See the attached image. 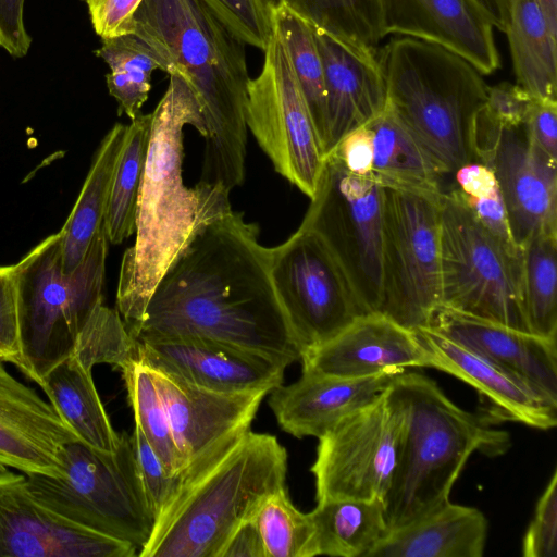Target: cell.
Returning a JSON list of instances; mask_svg holds the SVG:
<instances>
[{
  "label": "cell",
  "instance_id": "cell-1",
  "mask_svg": "<svg viewBox=\"0 0 557 557\" xmlns=\"http://www.w3.org/2000/svg\"><path fill=\"white\" fill-rule=\"evenodd\" d=\"M259 227L231 202L211 211L157 284L137 341L199 337L273 359L302 351L280 304Z\"/></svg>",
  "mask_w": 557,
  "mask_h": 557
},
{
  "label": "cell",
  "instance_id": "cell-2",
  "mask_svg": "<svg viewBox=\"0 0 557 557\" xmlns=\"http://www.w3.org/2000/svg\"><path fill=\"white\" fill-rule=\"evenodd\" d=\"M163 72L195 94L207 135L200 181L232 190L246 174V104L250 81L245 44L201 0H143L133 32Z\"/></svg>",
  "mask_w": 557,
  "mask_h": 557
},
{
  "label": "cell",
  "instance_id": "cell-3",
  "mask_svg": "<svg viewBox=\"0 0 557 557\" xmlns=\"http://www.w3.org/2000/svg\"><path fill=\"white\" fill-rule=\"evenodd\" d=\"M166 90L151 113V129L136 211V239L122 259L116 292L117 311L133 335L148 301L201 221L230 201V190L198 182L183 183L184 127L206 137L200 104L187 83L169 75Z\"/></svg>",
  "mask_w": 557,
  "mask_h": 557
},
{
  "label": "cell",
  "instance_id": "cell-4",
  "mask_svg": "<svg viewBox=\"0 0 557 557\" xmlns=\"http://www.w3.org/2000/svg\"><path fill=\"white\" fill-rule=\"evenodd\" d=\"M287 451L277 437L250 429L189 462L156 518L139 557H221L231 535L263 502L286 487Z\"/></svg>",
  "mask_w": 557,
  "mask_h": 557
},
{
  "label": "cell",
  "instance_id": "cell-5",
  "mask_svg": "<svg viewBox=\"0 0 557 557\" xmlns=\"http://www.w3.org/2000/svg\"><path fill=\"white\" fill-rule=\"evenodd\" d=\"M386 391L403 419L396 463L383 498L393 531L449 502L468 458L476 450L493 456L505 453L509 436L457 406L421 373L399 372Z\"/></svg>",
  "mask_w": 557,
  "mask_h": 557
},
{
  "label": "cell",
  "instance_id": "cell-6",
  "mask_svg": "<svg viewBox=\"0 0 557 557\" xmlns=\"http://www.w3.org/2000/svg\"><path fill=\"white\" fill-rule=\"evenodd\" d=\"M387 103L443 175L476 161V123L487 85L461 55L429 41L393 36L376 52Z\"/></svg>",
  "mask_w": 557,
  "mask_h": 557
},
{
  "label": "cell",
  "instance_id": "cell-7",
  "mask_svg": "<svg viewBox=\"0 0 557 557\" xmlns=\"http://www.w3.org/2000/svg\"><path fill=\"white\" fill-rule=\"evenodd\" d=\"M108 243L102 224L82 262L65 274L59 231L14 264L21 347L16 367L38 385L70 357L90 315L103 304Z\"/></svg>",
  "mask_w": 557,
  "mask_h": 557
},
{
  "label": "cell",
  "instance_id": "cell-8",
  "mask_svg": "<svg viewBox=\"0 0 557 557\" xmlns=\"http://www.w3.org/2000/svg\"><path fill=\"white\" fill-rule=\"evenodd\" d=\"M61 460L62 476L26 473L29 492L74 523L140 550L156 518L138 473L132 436L122 433L114 451H102L82 441L69 443Z\"/></svg>",
  "mask_w": 557,
  "mask_h": 557
},
{
  "label": "cell",
  "instance_id": "cell-9",
  "mask_svg": "<svg viewBox=\"0 0 557 557\" xmlns=\"http://www.w3.org/2000/svg\"><path fill=\"white\" fill-rule=\"evenodd\" d=\"M440 253L441 306L530 332L521 249L491 233L455 188L441 194Z\"/></svg>",
  "mask_w": 557,
  "mask_h": 557
},
{
  "label": "cell",
  "instance_id": "cell-10",
  "mask_svg": "<svg viewBox=\"0 0 557 557\" xmlns=\"http://www.w3.org/2000/svg\"><path fill=\"white\" fill-rule=\"evenodd\" d=\"M441 194L384 186L376 312L412 331L428 327L441 306Z\"/></svg>",
  "mask_w": 557,
  "mask_h": 557
},
{
  "label": "cell",
  "instance_id": "cell-11",
  "mask_svg": "<svg viewBox=\"0 0 557 557\" xmlns=\"http://www.w3.org/2000/svg\"><path fill=\"white\" fill-rule=\"evenodd\" d=\"M383 197L384 186L373 174L355 175L330 152L300 225L323 239L367 313L380 304Z\"/></svg>",
  "mask_w": 557,
  "mask_h": 557
},
{
  "label": "cell",
  "instance_id": "cell-12",
  "mask_svg": "<svg viewBox=\"0 0 557 557\" xmlns=\"http://www.w3.org/2000/svg\"><path fill=\"white\" fill-rule=\"evenodd\" d=\"M270 273L302 355L368 314L344 269L323 239L300 226L269 248Z\"/></svg>",
  "mask_w": 557,
  "mask_h": 557
},
{
  "label": "cell",
  "instance_id": "cell-13",
  "mask_svg": "<svg viewBox=\"0 0 557 557\" xmlns=\"http://www.w3.org/2000/svg\"><path fill=\"white\" fill-rule=\"evenodd\" d=\"M262 69L250 78L246 123L275 171L311 198L325 154L286 46L273 25Z\"/></svg>",
  "mask_w": 557,
  "mask_h": 557
},
{
  "label": "cell",
  "instance_id": "cell-14",
  "mask_svg": "<svg viewBox=\"0 0 557 557\" xmlns=\"http://www.w3.org/2000/svg\"><path fill=\"white\" fill-rule=\"evenodd\" d=\"M403 419L386 388L319 437L315 499H382L395 468Z\"/></svg>",
  "mask_w": 557,
  "mask_h": 557
},
{
  "label": "cell",
  "instance_id": "cell-15",
  "mask_svg": "<svg viewBox=\"0 0 557 557\" xmlns=\"http://www.w3.org/2000/svg\"><path fill=\"white\" fill-rule=\"evenodd\" d=\"M476 161L495 174L516 246L536 234H557V161L534 145L525 124L499 126L481 111Z\"/></svg>",
  "mask_w": 557,
  "mask_h": 557
},
{
  "label": "cell",
  "instance_id": "cell-16",
  "mask_svg": "<svg viewBox=\"0 0 557 557\" xmlns=\"http://www.w3.org/2000/svg\"><path fill=\"white\" fill-rule=\"evenodd\" d=\"M137 548L60 516L0 469V557H133Z\"/></svg>",
  "mask_w": 557,
  "mask_h": 557
},
{
  "label": "cell",
  "instance_id": "cell-17",
  "mask_svg": "<svg viewBox=\"0 0 557 557\" xmlns=\"http://www.w3.org/2000/svg\"><path fill=\"white\" fill-rule=\"evenodd\" d=\"M138 342L145 367L221 393L267 392L284 380L286 367L265 356L199 337Z\"/></svg>",
  "mask_w": 557,
  "mask_h": 557
},
{
  "label": "cell",
  "instance_id": "cell-18",
  "mask_svg": "<svg viewBox=\"0 0 557 557\" xmlns=\"http://www.w3.org/2000/svg\"><path fill=\"white\" fill-rule=\"evenodd\" d=\"M300 360L302 371L348 379L431 368L417 333L377 312L361 315Z\"/></svg>",
  "mask_w": 557,
  "mask_h": 557
},
{
  "label": "cell",
  "instance_id": "cell-19",
  "mask_svg": "<svg viewBox=\"0 0 557 557\" xmlns=\"http://www.w3.org/2000/svg\"><path fill=\"white\" fill-rule=\"evenodd\" d=\"M0 359V469L63 475L61 453L81 441L50 401L17 381Z\"/></svg>",
  "mask_w": 557,
  "mask_h": 557
},
{
  "label": "cell",
  "instance_id": "cell-20",
  "mask_svg": "<svg viewBox=\"0 0 557 557\" xmlns=\"http://www.w3.org/2000/svg\"><path fill=\"white\" fill-rule=\"evenodd\" d=\"M382 36H406L442 46L482 75L500 67L494 27L469 0H377Z\"/></svg>",
  "mask_w": 557,
  "mask_h": 557
},
{
  "label": "cell",
  "instance_id": "cell-21",
  "mask_svg": "<svg viewBox=\"0 0 557 557\" xmlns=\"http://www.w3.org/2000/svg\"><path fill=\"white\" fill-rule=\"evenodd\" d=\"M149 370L186 466L234 434L250 429L268 394L210 391L166 373Z\"/></svg>",
  "mask_w": 557,
  "mask_h": 557
},
{
  "label": "cell",
  "instance_id": "cell-22",
  "mask_svg": "<svg viewBox=\"0 0 557 557\" xmlns=\"http://www.w3.org/2000/svg\"><path fill=\"white\" fill-rule=\"evenodd\" d=\"M428 327L509 372L557 405L556 339L444 306L437 307Z\"/></svg>",
  "mask_w": 557,
  "mask_h": 557
},
{
  "label": "cell",
  "instance_id": "cell-23",
  "mask_svg": "<svg viewBox=\"0 0 557 557\" xmlns=\"http://www.w3.org/2000/svg\"><path fill=\"white\" fill-rule=\"evenodd\" d=\"M312 32L324 72L326 156L345 135L367 125L385 109L387 92L376 54L361 52L326 34Z\"/></svg>",
  "mask_w": 557,
  "mask_h": 557
},
{
  "label": "cell",
  "instance_id": "cell-24",
  "mask_svg": "<svg viewBox=\"0 0 557 557\" xmlns=\"http://www.w3.org/2000/svg\"><path fill=\"white\" fill-rule=\"evenodd\" d=\"M395 374L348 379L302 371L294 383H282L270 392L269 406L284 432L297 438H319L346 416L372 401Z\"/></svg>",
  "mask_w": 557,
  "mask_h": 557
},
{
  "label": "cell",
  "instance_id": "cell-25",
  "mask_svg": "<svg viewBox=\"0 0 557 557\" xmlns=\"http://www.w3.org/2000/svg\"><path fill=\"white\" fill-rule=\"evenodd\" d=\"M414 332L430 355L431 368L474 387L497 417L540 430L556 426L557 405L523 381L430 327Z\"/></svg>",
  "mask_w": 557,
  "mask_h": 557
},
{
  "label": "cell",
  "instance_id": "cell-26",
  "mask_svg": "<svg viewBox=\"0 0 557 557\" xmlns=\"http://www.w3.org/2000/svg\"><path fill=\"white\" fill-rule=\"evenodd\" d=\"M487 530L488 522L481 510L449 500L391 531L368 557H481Z\"/></svg>",
  "mask_w": 557,
  "mask_h": 557
},
{
  "label": "cell",
  "instance_id": "cell-27",
  "mask_svg": "<svg viewBox=\"0 0 557 557\" xmlns=\"http://www.w3.org/2000/svg\"><path fill=\"white\" fill-rule=\"evenodd\" d=\"M366 126L372 134V173L383 186L432 195L444 191L440 168L388 103Z\"/></svg>",
  "mask_w": 557,
  "mask_h": 557
},
{
  "label": "cell",
  "instance_id": "cell-28",
  "mask_svg": "<svg viewBox=\"0 0 557 557\" xmlns=\"http://www.w3.org/2000/svg\"><path fill=\"white\" fill-rule=\"evenodd\" d=\"M90 369L69 357L39 385L58 413L86 445L114 451L121 441L95 386Z\"/></svg>",
  "mask_w": 557,
  "mask_h": 557
},
{
  "label": "cell",
  "instance_id": "cell-29",
  "mask_svg": "<svg viewBox=\"0 0 557 557\" xmlns=\"http://www.w3.org/2000/svg\"><path fill=\"white\" fill-rule=\"evenodd\" d=\"M505 34L516 84L534 99L557 101V35L536 0H512Z\"/></svg>",
  "mask_w": 557,
  "mask_h": 557
},
{
  "label": "cell",
  "instance_id": "cell-30",
  "mask_svg": "<svg viewBox=\"0 0 557 557\" xmlns=\"http://www.w3.org/2000/svg\"><path fill=\"white\" fill-rule=\"evenodd\" d=\"M126 126L116 123L102 139L78 198L60 230L62 270L65 274L72 273L82 262L95 234L103 224Z\"/></svg>",
  "mask_w": 557,
  "mask_h": 557
},
{
  "label": "cell",
  "instance_id": "cell-31",
  "mask_svg": "<svg viewBox=\"0 0 557 557\" xmlns=\"http://www.w3.org/2000/svg\"><path fill=\"white\" fill-rule=\"evenodd\" d=\"M309 515L315 556L368 557L391 533L382 499L318 502Z\"/></svg>",
  "mask_w": 557,
  "mask_h": 557
},
{
  "label": "cell",
  "instance_id": "cell-32",
  "mask_svg": "<svg viewBox=\"0 0 557 557\" xmlns=\"http://www.w3.org/2000/svg\"><path fill=\"white\" fill-rule=\"evenodd\" d=\"M151 129V113L140 114L126 126L115 165L104 228L109 243L117 245L135 233L138 194L143 181Z\"/></svg>",
  "mask_w": 557,
  "mask_h": 557
},
{
  "label": "cell",
  "instance_id": "cell-33",
  "mask_svg": "<svg viewBox=\"0 0 557 557\" xmlns=\"http://www.w3.org/2000/svg\"><path fill=\"white\" fill-rule=\"evenodd\" d=\"M312 29L364 53L376 54L384 39L377 0H284Z\"/></svg>",
  "mask_w": 557,
  "mask_h": 557
},
{
  "label": "cell",
  "instance_id": "cell-34",
  "mask_svg": "<svg viewBox=\"0 0 557 557\" xmlns=\"http://www.w3.org/2000/svg\"><path fill=\"white\" fill-rule=\"evenodd\" d=\"M95 53L109 66L107 86L119 104V114H126L131 121L141 114L151 89V76L157 70L163 71L158 55L135 34L109 39Z\"/></svg>",
  "mask_w": 557,
  "mask_h": 557
},
{
  "label": "cell",
  "instance_id": "cell-35",
  "mask_svg": "<svg viewBox=\"0 0 557 557\" xmlns=\"http://www.w3.org/2000/svg\"><path fill=\"white\" fill-rule=\"evenodd\" d=\"M522 298L531 333L557 338V234H536L521 248Z\"/></svg>",
  "mask_w": 557,
  "mask_h": 557
},
{
  "label": "cell",
  "instance_id": "cell-36",
  "mask_svg": "<svg viewBox=\"0 0 557 557\" xmlns=\"http://www.w3.org/2000/svg\"><path fill=\"white\" fill-rule=\"evenodd\" d=\"M273 25L286 46L295 76L324 151L326 94L323 64L312 28L286 7L273 14Z\"/></svg>",
  "mask_w": 557,
  "mask_h": 557
},
{
  "label": "cell",
  "instance_id": "cell-37",
  "mask_svg": "<svg viewBox=\"0 0 557 557\" xmlns=\"http://www.w3.org/2000/svg\"><path fill=\"white\" fill-rule=\"evenodd\" d=\"M122 371L135 425L140 429L169 474L186 463L176 445L169 416L150 370L136 361Z\"/></svg>",
  "mask_w": 557,
  "mask_h": 557
},
{
  "label": "cell",
  "instance_id": "cell-38",
  "mask_svg": "<svg viewBox=\"0 0 557 557\" xmlns=\"http://www.w3.org/2000/svg\"><path fill=\"white\" fill-rule=\"evenodd\" d=\"M265 557H314L313 524L284 487L269 496L255 516Z\"/></svg>",
  "mask_w": 557,
  "mask_h": 557
},
{
  "label": "cell",
  "instance_id": "cell-39",
  "mask_svg": "<svg viewBox=\"0 0 557 557\" xmlns=\"http://www.w3.org/2000/svg\"><path fill=\"white\" fill-rule=\"evenodd\" d=\"M70 357L92 370L109 363L123 370L139 361L138 342L117 310L99 305L82 330Z\"/></svg>",
  "mask_w": 557,
  "mask_h": 557
},
{
  "label": "cell",
  "instance_id": "cell-40",
  "mask_svg": "<svg viewBox=\"0 0 557 557\" xmlns=\"http://www.w3.org/2000/svg\"><path fill=\"white\" fill-rule=\"evenodd\" d=\"M454 174L457 184L455 189L475 218L491 233L516 246L494 172L485 164L473 161L460 166Z\"/></svg>",
  "mask_w": 557,
  "mask_h": 557
},
{
  "label": "cell",
  "instance_id": "cell-41",
  "mask_svg": "<svg viewBox=\"0 0 557 557\" xmlns=\"http://www.w3.org/2000/svg\"><path fill=\"white\" fill-rule=\"evenodd\" d=\"M245 45L264 50L273 33V18L260 0H201Z\"/></svg>",
  "mask_w": 557,
  "mask_h": 557
},
{
  "label": "cell",
  "instance_id": "cell-42",
  "mask_svg": "<svg viewBox=\"0 0 557 557\" xmlns=\"http://www.w3.org/2000/svg\"><path fill=\"white\" fill-rule=\"evenodd\" d=\"M132 436L138 473L154 518L164 509L181 484V472L169 474L138 426Z\"/></svg>",
  "mask_w": 557,
  "mask_h": 557
},
{
  "label": "cell",
  "instance_id": "cell-43",
  "mask_svg": "<svg viewBox=\"0 0 557 557\" xmlns=\"http://www.w3.org/2000/svg\"><path fill=\"white\" fill-rule=\"evenodd\" d=\"M524 557L557 556V471L537 500L522 541Z\"/></svg>",
  "mask_w": 557,
  "mask_h": 557
},
{
  "label": "cell",
  "instance_id": "cell-44",
  "mask_svg": "<svg viewBox=\"0 0 557 557\" xmlns=\"http://www.w3.org/2000/svg\"><path fill=\"white\" fill-rule=\"evenodd\" d=\"M534 98L518 84L502 82L487 87L483 114L494 124L505 127L524 125Z\"/></svg>",
  "mask_w": 557,
  "mask_h": 557
},
{
  "label": "cell",
  "instance_id": "cell-45",
  "mask_svg": "<svg viewBox=\"0 0 557 557\" xmlns=\"http://www.w3.org/2000/svg\"><path fill=\"white\" fill-rule=\"evenodd\" d=\"M21 356L14 265L0 267V359L18 364Z\"/></svg>",
  "mask_w": 557,
  "mask_h": 557
},
{
  "label": "cell",
  "instance_id": "cell-46",
  "mask_svg": "<svg viewBox=\"0 0 557 557\" xmlns=\"http://www.w3.org/2000/svg\"><path fill=\"white\" fill-rule=\"evenodd\" d=\"M94 30L101 39L133 32L134 14L143 0H84Z\"/></svg>",
  "mask_w": 557,
  "mask_h": 557
},
{
  "label": "cell",
  "instance_id": "cell-47",
  "mask_svg": "<svg viewBox=\"0 0 557 557\" xmlns=\"http://www.w3.org/2000/svg\"><path fill=\"white\" fill-rule=\"evenodd\" d=\"M331 152L350 173L359 176L373 174L372 134L366 125L345 135Z\"/></svg>",
  "mask_w": 557,
  "mask_h": 557
},
{
  "label": "cell",
  "instance_id": "cell-48",
  "mask_svg": "<svg viewBox=\"0 0 557 557\" xmlns=\"http://www.w3.org/2000/svg\"><path fill=\"white\" fill-rule=\"evenodd\" d=\"M25 0H0V47L13 58L27 54L32 38L24 23Z\"/></svg>",
  "mask_w": 557,
  "mask_h": 557
},
{
  "label": "cell",
  "instance_id": "cell-49",
  "mask_svg": "<svg viewBox=\"0 0 557 557\" xmlns=\"http://www.w3.org/2000/svg\"><path fill=\"white\" fill-rule=\"evenodd\" d=\"M525 128L534 145L557 161V101L535 99Z\"/></svg>",
  "mask_w": 557,
  "mask_h": 557
},
{
  "label": "cell",
  "instance_id": "cell-50",
  "mask_svg": "<svg viewBox=\"0 0 557 557\" xmlns=\"http://www.w3.org/2000/svg\"><path fill=\"white\" fill-rule=\"evenodd\" d=\"M221 557H265L255 519L246 521L235 530L225 544Z\"/></svg>",
  "mask_w": 557,
  "mask_h": 557
},
{
  "label": "cell",
  "instance_id": "cell-51",
  "mask_svg": "<svg viewBox=\"0 0 557 557\" xmlns=\"http://www.w3.org/2000/svg\"><path fill=\"white\" fill-rule=\"evenodd\" d=\"M491 25L505 33L510 18L512 0H469Z\"/></svg>",
  "mask_w": 557,
  "mask_h": 557
},
{
  "label": "cell",
  "instance_id": "cell-52",
  "mask_svg": "<svg viewBox=\"0 0 557 557\" xmlns=\"http://www.w3.org/2000/svg\"><path fill=\"white\" fill-rule=\"evenodd\" d=\"M550 30L557 35V0H536Z\"/></svg>",
  "mask_w": 557,
  "mask_h": 557
},
{
  "label": "cell",
  "instance_id": "cell-53",
  "mask_svg": "<svg viewBox=\"0 0 557 557\" xmlns=\"http://www.w3.org/2000/svg\"><path fill=\"white\" fill-rule=\"evenodd\" d=\"M264 9L273 18V14L285 7L284 0H260Z\"/></svg>",
  "mask_w": 557,
  "mask_h": 557
}]
</instances>
